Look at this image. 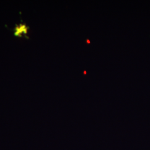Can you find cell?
Returning a JSON list of instances; mask_svg holds the SVG:
<instances>
[{"label":"cell","mask_w":150,"mask_h":150,"mask_svg":"<svg viewBox=\"0 0 150 150\" xmlns=\"http://www.w3.org/2000/svg\"><path fill=\"white\" fill-rule=\"evenodd\" d=\"M28 27L26 24L21 23L16 26L15 28L14 34L17 37L26 36L28 33Z\"/></svg>","instance_id":"obj_1"}]
</instances>
